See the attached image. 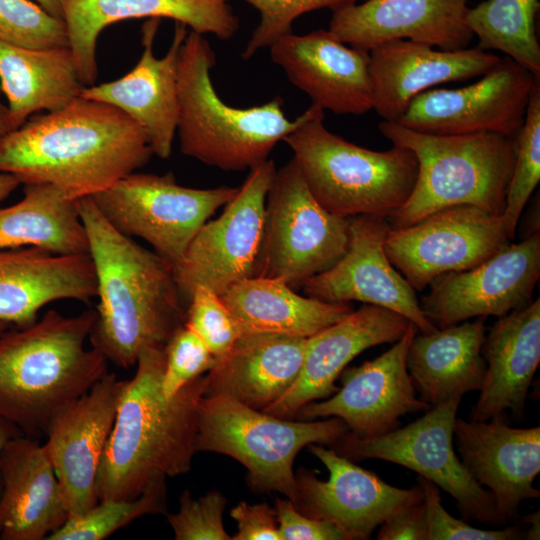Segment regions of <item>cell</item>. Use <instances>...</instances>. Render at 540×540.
Listing matches in <instances>:
<instances>
[{
	"mask_svg": "<svg viewBox=\"0 0 540 540\" xmlns=\"http://www.w3.org/2000/svg\"><path fill=\"white\" fill-rule=\"evenodd\" d=\"M145 130L110 104L77 97L31 116L0 139V172L21 184L49 183L72 199L92 196L146 165Z\"/></svg>",
	"mask_w": 540,
	"mask_h": 540,
	"instance_id": "obj_1",
	"label": "cell"
},
{
	"mask_svg": "<svg viewBox=\"0 0 540 540\" xmlns=\"http://www.w3.org/2000/svg\"><path fill=\"white\" fill-rule=\"evenodd\" d=\"M77 207L99 298L89 340L108 361L128 369L142 349L165 348L185 324L187 308L170 263L117 231L90 196L77 199Z\"/></svg>",
	"mask_w": 540,
	"mask_h": 540,
	"instance_id": "obj_2",
	"label": "cell"
},
{
	"mask_svg": "<svg viewBox=\"0 0 540 540\" xmlns=\"http://www.w3.org/2000/svg\"><path fill=\"white\" fill-rule=\"evenodd\" d=\"M164 349H142L133 378L126 380L98 469L99 500L133 499L155 479L191 469L205 377H197L166 398L162 391Z\"/></svg>",
	"mask_w": 540,
	"mask_h": 540,
	"instance_id": "obj_3",
	"label": "cell"
},
{
	"mask_svg": "<svg viewBox=\"0 0 540 540\" xmlns=\"http://www.w3.org/2000/svg\"><path fill=\"white\" fill-rule=\"evenodd\" d=\"M95 309L74 316L48 310L0 334V423L39 439L54 415L107 372L108 360L85 343Z\"/></svg>",
	"mask_w": 540,
	"mask_h": 540,
	"instance_id": "obj_4",
	"label": "cell"
},
{
	"mask_svg": "<svg viewBox=\"0 0 540 540\" xmlns=\"http://www.w3.org/2000/svg\"><path fill=\"white\" fill-rule=\"evenodd\" d=\"M215 62V52L204 35L187 33L177 63L180 150L222 170L250 169L268 159L275 145L308 117L309 108L291 121L280 97L249 108L229 106L211 81Z\"/></svg>",
	"mask_w": 540,
	"mask_h": 540,
	"instance_id": "obj_5",
	"label": "cell"
},
{
	"mask_svg": "<svg viewBox=\"0 0 540 540\" xmlns=\"http://www.w3.org/2000/svg\"><path fill=\"white\" fill-rule=\"evenodd\" d=\"M381 134L410 149L418 161L414 189L388 218L402 228L445 208L470 205L501 215L512 176L517 138L497 133L439 135L381 121Z\"/></svg>",
	"mask_w": 540,
	"mask_h": 540,
	"instance_id": "obj_6",
	"label": "cell"
},
{
	"mask_svg": "<svg viewBox=\"0 0 540 540\" xmlns=\"http://www.w3.org/2000/svg\"><path fill=\"white\" fill-rule=\"evenodd\" d=\"M324 110L311 104L308 117L285 141L314 198L341 217H391L410 197L417 179L414 153L393 145L375 151L330 132Z\"/></svg>",
	"mask_w": 540,
	"mask_h": 540,
	"instance_id": "obj_7",
	"label": "cell"
},
{
	"mask_svg": "<svg viewBox=\"0 0 540 540\" xmlns=\"http://www.w3.org/2000/svg\"><path fill=\"white\" fill-rule=\"evenodd\" d=\"M349 431L343 420L291 421L225 396H203L198 406L196 451L230 456L248 470L253 489L275 491L293 503V464L310 444L333 445Z\"/></svg>",
	"mask_w": 540,
	"mask_h": 540,
	"instance_id": "obj_8",
	"label": "cell"
},
{
	"mask_svg": "<svg viewBox=\"0 0 540 540\" xmlns=\"http://www.w3.org/2000/svg\"><path fill=\"white\" fill-rule=\"evenodd\" d=\"M349 243V217L327 211L309 191L292 158L276 170L267 194L255 276L291 287L334 265Z\"/></svg>",
	"mask_w": 540,
	"mask_h": 540,
	"instance_id": "obj_9",
	"label": "cell"
},
{
	"mask_svg": "<svg viewBox=\"0 0 540 540\" xmlns=\"http://www.w3.org/2000/svg\"><path fill=\"white\" fill-rule=\"evenodd\" d=\"M238 190L184 187L171 172H133L90 197L117 231L144 240L174 268L199 229Z\"/></svg>",
	"mask_w": 540,
	"mask_h": 540,
	"instance_id": "obj_10",
	"label": "cell"
},
{
	"mask_svg": "<svg viewBox=\"0 0 540 540\" xmlns=\"http://www.w3.org/2000/svg\"><path fill=\"white\" fill-rule=\"evenodd\" d=\"M461 399L433 406L410 424L378 437L360 439L347 432L334 450L349 459H379L410 469L452 496L463 520L503 526L506 521L492 494L473 479L454 450Z\"/></svg>",
	"mask_w": 540,
	"mask_h": 540,
	"instance_id": "obj_11",
	"label": "cell"
},
{
	"mask_svg": "<svg viewBox=\"0 0 540 540\" xmlns=\"http://www.w3.org/2000/svg\"><path fill=\"white\" fill-rule=\"evenodd\" d=\"M276 167L267 159L249 169L237 194L215 220L207 221L173 268L185 303L204 286L223 295L231 286L254 277L265 222L266 198Z\"/></svg>",
	"mask_w": 540,
	"mask_h": 540,
	"instance_id": "obj_12",
	"label": "cell"
},
{
	"mask_svg": "<svg viewBox=\"0 0 540 540\" xmlns=\"http://www.w3.org/2000/svg\"><path fill=\"white\" fill-rule=\"evenodd\" d=\"M510 243L501 215L460 205L390 228L384 250L415 291L482 263Z\"/></svg>",
	"mask_w": 540,
	"mask_h": 540,
	"instance_id": "obj_13",
	"label": "cell"
},
{
	"mask_svg": "<svg viewBox=\"0 0 540 540\" xmlns=\"http://www.w3.org/2000/svg\"><path fill=\"white\" fill-rule=\"evenodd\" d=\"M539 80L506 56L473 84L420 93L397 123L429 134L489 132L517 138L532 88Z\"/></svg>",
	"mask_w": 540,
	"mask_h": 540,
	"instance_id": "obj_14",
	"label": "cell"
},
{
	"mask_svg": "<svg viewBox=\"0 0 540 540\" xmlns=\"http://www.w3.org/2000/svg\"><path fill=\"white\" fill-rule=\"evenodd\" d=\"M540 277V233L508 244L470 269L443 275L420 303L438 329L476 317H503L532 302Z\"/></svg>",
	"mask_w": 540,
	"mask_h": 540,
	"instance_id": "obj_15",
	"label": "cell"
},
{
	"mask_svg": "<svg viewBox=\"0 0 540 540\" xmlns=\"http://www.w3.org/2000/svg\"><path fill=\"white\" fill-rule=\"evenodd\" d=\"M308 447L327 468L329 478L324 481L313 471L299 469L294 505L306 516L335 525L344 540L370 539L374 530L390 516L423 502L419 483L411 488L395 487L334 449L321 444Z\"/></svg>",
	"mask_w": 540,
	"mask_h": 540,
	"instance_id": "obj_16",
	"label": "cell"
},
{
	"mask_svg": "<svg viewBox=\"0 0 540 540\" xmlns=\"http://www.w3.org/2000/svg\"><path fill=\"white\" fill-rule=\"evenodd\" d=\"M419 332L411 322L393 346L360 366L345 368L342 386L326 400L301 407L295 417L302 420L337 417L349 433L360 439L384 435L400 427L406 414L431 408L417 397L406 367L409 345Z\"/></svg>",
	"mask_w": 540,
	"mask_h": 540,
	"instance_id": "obj_17",
	"label": "cell"
},
{
	"mask_svg": "<svg viewBox=\"0 0 540 540\" xmlns=\"http://www.w3.org/2000/svg\"><path fill=\"white\" fill-rule=\"evenodd\" d=\"M391 228L377 215L349 217V243L344 255L327 270L307 279V296L332 303L359 301L392 310L420 333L438 330L423 314L416 291L393 266L384 241Z\"/></svg>",
	"mask_w": 540,
	"mask_h": 540,
	"instance_id": "obj_18",
	"label": "cell"
},
{
	"mask_svg": "<svg viewBox=\"0 0 540 540\" xmlns=\"http://www.w3.org/2000/svg\"><path fill=\"white\" fill-rule=\"evenodd\" d=\"M125 383L107 372L86 393L58 411L47 427L44 446L69 517L85 513L99 501L98 469Z\"/></svg>",
	"mask_w": 540,
	"mask_h": 540,
	"instance_id": "obj_19",
	"label": "cell"
},
{
	"mask_svg": "<svg viewBox=\"0 0 540 540\" xmlns=\"http://www.w3.org/2000/svg\"><path fill=\"white\" fill-rule=\"evenodd\" d=\"M269 48L272 61L322 110L352 115L373 110L368 50L347 47L324 29L289 33Z\"/></svg>",
	"mask_w": 540,
	"mask_h": 540,
	"instance_id": "obj_20",
	"label": "cell"
},
{
	"mask_svg": "<svg viewBox=\"0 0 540 540\" xmlns=\"http://www.w3.org/2000/svg\"><path fill=\"white\" fill-rule=\"evenodd\" d=\"M454 442L468 473L493 496L507 522L525 500L540 497L533 486L540 473V427L515 428L505 419L456 418Z\"/></svg>",
	"mask_w": 540,
	"mask_h": 540,
	"instance_id": "obj_21",
	"label": "cell"
},
{
	"mask_svg": "<svg viewBox=\"0 0 540 540\" xmlns=\"http://www.w3.org/2000/svg\"><path fill=\"white\" fill-rule=\"evenodd\" d=\"M468 9L466 0H363L333 11L328 31L368 51L398 39L453 51L467 48L474 38Z\"/></svg>",
	"mask_w": 540,
	"mask_h": 540,
	"instance_id": "obj_22",
	"label": "cell"
},
{
	"mask_svg": "<svg viewBox=\"0 0 540 540\" xmlns=\"http://www.w3.org/2000/svg\"><path fill=\"white\" fill-rule=\"evenodd\" d=\"M160 21L148 19L142 26L143 52L131 71L114 81L85 86L80 96L123 111L145 130L153 154L167 159L177 130V63L187 26L176 22L169 50L165 56L157 58L153 53V42Z\"/></svg>",
	"mask_w": 540,
	"mask_h": 540,
	"instance_id": "obj_23",
	"label": "cell"
},
{
	"mask_svg": "<svg viewBox=\"0 0 540 540\" xmlns=\"http://www.w3.org/2000/svg\"><path fill=\"white\" fill-rule=\"evenodd\" d=\"M79 79L84 86L95 84L98 75L96 44L109 25L129 19L167 18L192 31L232 38L239 18L230 0H60Z\"/></svg>",
	"mask_w": 540,
	"mask_h": 540,
	"instance_id": "obj_24",
	"label": "cell"
},
{
	"mask_svg": "<svg viewBox=\"0 0 540 540\" xmlns=\"http://www.w3.org/2000/svg\"><path fill=\"white\" fill-rule=\"evenodd\" d=\"M479 47L453 51L411 40H390L369 50L373 110L397 122L414 97L433 86L482 76L500 61Z\"/></svg>",
	"mask_w": 540,
	"mask_h": 540,
	"instance_id": "obj_25",
	"label": "cell"
},
{
	"mask_svg": "<svg viewBox=\"0 0 540 540\" xmlns=\"http://www.w3.org/2000/svg\"><path fill=\"white\" fill-rule=\"evenodd\" d=\"M411 322L404 316L375 305L358 310L308 338L300 373L280 399L263 412L293 417L304 405L333 395L342 371L364 350L398 341Z\"/></svg>",
	"mask_w": 540,
	"mask_h": 540,
	"instance_id": "obj_26",
	"label": "cell"
},
{
	"mask_svg": "<svg viewBox=\"0 0 540 540\" xmlns=\"http://www.w3.org/2000/svg\"><path fill=\"white\" fill-rule=\"evenodd\" d=\"M68 517L44 444L9 438L0 453V539L47 540Z\"/></svg>",
	"mask_w": 540,
	"mask_h": 540,
	"instance_id": "obj_27",
	"label": "cell"
},
{
	"mask_svg": "<svg viewBox=\"0 0 540 540\" xmlns=\"http://www.w3.org/2000/svg\"><path fill=\"white\" fill-rule=\"evenodd\" d=\"M95 297L90 255H59L37 247L0 249V321L26 326L54 301L89 302Z\"/></svg>",
	"mask_w": 540,
	"mask_h": 540,
	"instance_id": "obj_28",
	"label": "cell"
},
{
	"mask_svg": "<svg viewBox=\"0 0 540 540\" xmlns=\"http://www.w3.org/2000/svg\"><path fill=\"white\" fill-rule=\"evenodd\" d=\"M486 371L470 419L523 415L529 388L540 363V299L500 317L482 345Z\"/></svg>",
	"mask_w": 540,
	"mask_h": 540,
	"instance_id": "obj_29",
	"label": "cell"
},
{
	"mask_svg": "<svg viewBox=\"0 0 540 540\" xmlns=\"http://www.w3.org/2000/svg\"><path fill=\"white\" fill-rule=\"evenodd\" d=\"M308 338L242 333L205 377L203 396H225L264 411L297 379Z\"/></svg>",
	"mask_w": 540,
	"mask_h": 540,
	"instance_id": "obj_30",
	"label": "cell"
},
{
	"mask_svg": "<svg viewBox=\"0 0 540 540\" xmlns=\"http://www.w3.org/2000/svg\"><path fill=\"white\" fill-rule=\"evenodd\" d=\"M485 320L476 317L413 337L406 367L418 397L430 407L480 391L486 371Z\"/></svg>",
	"mask_w": 540,
	"mask_h": 540,
	"instance_id": "obj_31",
	"label": "cell"
},
{
	"mask_svg": "<svg viewBox=\"0 0 540 540\" xmlns=\"http://www.w3.org/2000/svg\"><path fill=\"white\" fill-rule=\"evenodd\" d=\"M221 299L240 333L309 338L349 315L350 303L296 294L281 278L251 277L231 286Z\"/></svg>",
	"mask_w": 540,
	"mask_h": 540,
	"instance_id": "obj_32",
	"label": "cell"
},
{
	"mask_svg": "<svg viewBox=\"0 0 540 540\" xmlns=\"http://www.w3.org/2000/svg\"><path fill=\"white\" fill-rule=\"evenodd\" d=\"M83 87L70 47L26 49L0 42V88L13 131L36 112L64 108Z\"/></svg>",
	"mask_w": 540,
	"mask_h": 540,
	"instance_id": "obj_33",
	"label": "cell"
},
{
	"mask_svg": "<svg viewBox=\"0 0 540 540\" xmlns=\"http://www.w3.org/2000/svg\"><path fill=\"white\" fill-rule=\"evenodd\" d=\"M37 247L59 255H90L77 200L49 183L24 185L23 198L0 208V249Z\"/></svg>",
	"mask_w": 540,
	"mask_h": 540,
	"instance_id": "obj_34",
	"label": "cell"
},
{
	"mask_svg": "<svg viewBox=\"0 0 540 540\" xmlns=\"http://www.w3.org/2000/svg\"><path fill=\"white\" fill-rule=\"evenodd\" d=\"M539 8V0H485L469 7L466 22L477 47L500 51L540 78Z\"/></svg>",
	"mask_w": 540,
	"mask_h": 540,
	"instance_id": "obj_35",
	"label": "cell"
},
{
	"mask_svg": "<svg viewBox=\"0 0 540 540\" xmlns=\"http://www.w3.org/2000/svg\"><path fill=\"white\" fill-rule=\"evenodd\" d=\"M165 480L155 479L133 499L99 500L85 513L69 517L47 540H103L138 518L165 513Z\"/></svg>",
	"mask_w": 540,
	"mask_h": 540,
	"instance_id": "obj_36",
	"label": "cell"
},
{
	"mask_svg": "<svg viewBox=\"0 0 540 540\" xmlns=\"http://www.w3.org/2000/svg\"><path fill=\"white\" fill-rule=\"evenodd\" d=\"M540 181V80L533 86L523 125L517 137L512 176L501 214L510 240L521 213Z\"/></svg>",
	"mask_w": 540,
	"mask_h": 540,
	"instance_id": "obj_37",
	"label": "cell"
},
{
	"mask_svg": "<svg viewBox=\"0 0 540 540\" xmlns=\"http://www.w3.org/2000/svg\"><path fill=\"white\" fill-rule=\"evenodd\" d=\"M0 42L26 49L69 47L64 19L31 0H0Z\"/></svg>",
	"mask_w": 540,
	"mask_h": 540,
	"instance_id": "obj_38",
	"label": "cell"
},
{
	"mask_svg": "<svg viewBox=\"0 0 540 540\" xmlns=\"http://www.w3.org/2000/svg\"><path fill=\"white\" fill-rule=\"evenodd\" d=\"M254 7L260 16L251 34L242 58L248 60L260 49L270 47L279 38L292 33L295 20L301 15L319 9L336 11L363 0H244Z\"/></svg>",
	"mask_w": 540,
	"mask_h": 540,
	"instance_id": "obj_39",
	"label": "cell"
},
{
	"mask_svg": "<svg viewBox=\"0 0 540 540\" xmlns=\"http://www.w3.org/2000/svg\"><path fill=\"white\" fill-rule=\"evenodd\" d=\"M185 324L203 340L216 358L223 356L241 334L221 296L204 286L193 291Z\"/></svg>",
	"mask_w": 540,
	"mask_h": 540,
	"instance_id": "obj_40",
	"label": "cell"
},
{
	"mask_svg": "<svg viewBox=\"0 0 540 540\" xmlns=\"http://www.w3.org/2000/svg\"><path fill=\"white\" fill-rule=\"evenodd\" d=\"M162 391L166 398L209 371L217 358L186 324L178 328L165 346Z\"/></svg>",
	"mask_w": 540,
	"mask_h": 540,
	"instance_id": "obj_41",
	"label": "cell"
},
{
	"mask_svg": "<svg viewBox=\"0 0 540 540\" xmlns=\"http://www.w3.org/2000/svg\"><path fill=\"white\" fill-rule=\"evenodd\" d=\"M226 498L210 491L194 499L189 491L179 497V508L167 515L176 540H232L223 524Z\"/></svg>",
	"mask_w": 540,
	"mask_h": 540,
	"instance_id": "obj_42",
	"label": "cell"
},
{
	"mask_svg": "<svg viewBox=\"0 0 540 540\" xmlns=\"http://www.w3.org/2000/svg\"><path fill=\"white\" fill-rule=\"evenodd\" d=\"M423 489L426 510L427 540H515L522 531L515 526L502 529H480L465 520L451 516L443 507L439 487L430 480L418 476Z\"/></svg>",
	"mask_w": 540,
	"mask_h": 540,
	"instance_id": "obj_43",
	"label": "cell"
},
{
	"mask_svg": "<svg viewBox=\"0 0 540 540\" xmlns=\"http://www.w3.org/2000/svg\"><path fill=\"white\" fill-rule=\"evenodd\" d=\"M275 513L281 540H344L335 525L304 515L288 498L276 499Z\"/></svg>",
	"mask_w": 540,
	"mask_h": 540,
	"instance_id": "obj_44",
	"label": "cell"
},
{
	"mask_svg": "<svg viewBox=\"0 0 540 540\" xmlns=\"http://www.w3.org/2000/svg\"><path fill=\"white\" fill-rule=\"evenodd\" d=\"M230 515L238 528L232 540H281L275 509L266 503L240 502Z\"/></svg>",
	"mask_w": 540,
	"mask_h": 540,
	"instance_id": "obj_45",
	"label": "cell"
},
{
	"mask_svg": "<svg viewBox=\"0 0 540 540\" xmlns=\"http://www.w3.org/2000/svg\"><path fill=\"white\" fill-rule=\"evenodd\" d=\"M377 540H427L424 502L409 506L386 519L377 533Z\"/></svg>",
	"mask_w": 540,
	"mask_h": 540,
	"instance_id": "obj_46",
	"label": "cell"
},
{
	"mask_svg": "<svg viewBox=\"0 0 540 540\" xmlns=\"http://www.w3.org/2000/svg\"><path fill=\"white\" fill-rule=\"evenodd\" d=\"M21 184L11 173L0 172V204Z\"/></svg>",
	"mask_w": 540,
	"mask_h": 540,
	"instance_id": "obj_47",
	"label": "cell"
},
{
	"mask_svg": "<svg viewBox=\"0 0 540 540\" xmlns=\"http://www.w3.org/2000/svg\"><path fill=\"white\" fill-rule=\"evenodd\" d=\"M523 521L530 523L531 526L528 529L526 539L538 540L540 538V513L539 511L532 514L525 515Z\"/></svg>",
	"mask_w": 540,
	"mask_h": 540,
	"instance_id": "obj_48",
	"label": "cell"
},
{
	"mask_svg": "<svg viewBox=\"0 0 540 540\" xmlns=\"http://www.w3.org/2000/svg\"><path fill=\"white\" fill-rule=\"evenodd\" d=\"M51 15L64 19L63 9L60 0H34Z\"/></svg>",
	"mask_w": 540,
	"mask_h": 540,
	"instance_id": "obj_49",
	"label": "cell"
},
{
	"mask_svg": "<svg viewBox=\"0 0 540 540\" xmlns=\"http://www.w3.org/2000/svg\"><path fill=\"white\" fill-rule=\"evenodd\" d=\"M12 131L8 108L2 103L0 97V139Z\"/></svg>",
	"mask_w": 540,
	"mask_h": 540,
	"instance_id": "obj_50",
	"label": "cell"
},
{
	"mask_svg": "<svg viewBox=\"0 0 540 540\" xmlns=\"http://www.w3.org/2000/svg\"><path fill=\"white\" fill-rule=\"evenodd\" d=\"M17 435H20V434L17 433L14 429L0 423V453H1V450H2V448L4 446V444L6 443V441L9 438H11L13 436H17Z\"/></svg>",
	"mask_w": 540,
	"mask_h": 540,
	"instance_id": "obj_51",
	"label": "cell"
},
{
	"mask_svg": "<svg viewBox=\"0 0 540 540\" xmlns=\"http://www.w3.org/2000/svg\"><path fill=\"white\" fill-rule=\"evenodd\" d=\"M10 326V324L0 321V334L7 330Z\"/></svg>",
	"mask_w": 540,
	"mask_h": 540,
	"instance_id": "obj_52",
	"label": "cell"
}]
</instances>
